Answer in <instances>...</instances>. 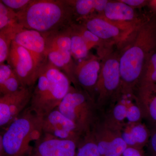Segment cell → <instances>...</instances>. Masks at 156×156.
<instances>
[{"mask_svg":"<svg viewBox=\"0 0 156 156\" xmlns=\"http://www.w3.org/2000/svg\"><path fill=\"white\" fill-rule=\"evenodd\" d=\"M8 8L16 13L22 11L31 2L32 0H1Z\"/></svg>","mask_w":156,"mask_h":156,"instance_id":"obj_29","label":"cell"},{"mask_svg":"<svg viewBox=\"0 0 156 156\" xmlns=\"http://www.w3.org/2000/svg\"><path fill=\"white\" fill-rule=\"evenodd\" d=\"M147 5L148 6L151 11H152L154 14H156V0L148 1Z\"/></svg>","mask_w":156,"mask_h":156,"instance_id":"obj_34","label":"cell"},{"mask_svg":"<svg viewBox=\"0 0 156 156\" xmlns=\"http://www.w3.org/2000/svg\"><path fill=\"white\" fill-rule=\"evenodd\" d=\"M76 22L80 23L102 40L108 48L116 45L120 49L143 22L114 21L107 19L102 14H98Z\"/></svg>","mask_w":156,"mask_h":156,"instance_id":"obj_7","label":"cell"},{"mask_svg":"<svg viewBox=\"0 0 156 156\" xmlns=\"http://www.w3.org/2000/svg\"><path fill=\"white\" fill-rule=\"evenodd\" d=\"M24 29L19 23L0 30V64L7 60L12 42L17 33Z\"/></svg>","mask_w":156,"mask_h":156,"instance_id":"obj_19","label":"cell"},{"mask_svg":"<svg viewBox=\"0 0 156 156\" xmlns=\"http://www.w3.org/2000/svg\"><path fill=\"white\" fill-rule=\"evenodd\" d=\"M79 143L43 134L27 156H76Z\"/></svg>","mask_w":156,"mask_h":156,"instance_id":"obj_11","label":"cell"},{"mask_svg":"<svg viewBox=\"0 0 156 156\" xmlns=\"http://www.w3.org/2000/svg\"><path fill=\"white\" fill-rule=\"evenodd\" d=\"M42 118L30 108L26 109L5 128L0 137V156H27L43 134Z\"/></svg>","mask_w":156,"mask_h":156,"instance_id":"obj_3","label":"cell"},{"mask_svg":"<svg viewBox=\"0 0 156 156\" xmlns=\"http://www.w3.org/2000/svg\"><path fill=\"white\" fill-rule=\"evenodd\" d=\"M123 3L134 9L141 8L147 5L148 1L145 0H120Z\"/></svg>","mask_w":156,"mask_h":156,"instance_id":"obj_32","label":"cell"},{"mask_svg":"<svg viewBox=\"0 0 156 156\" xmlns=\"http://www.w3.org/2000/svg\"><path fill=\"white\" fill-rule=\"evenodd\" d=\"M72 9L75 22L97 14V0H67Z\"/></svg>","mask_w":156,"mask_h":156,"instance_id":"obj_20","label":"cell"},{"mask_svg":"<svg viewBox=\"0 0 156 156\" xmlns=\"http://www.w3.org/2000/svg\"><path fill=\"white\" fill-rule=\"evenodd\" d=\"M76 156H101L92 131L81 140Z\"/></svg>","mask_w":156,"mask_h":156,"instance_id":"obj_23","label":"cell"},{"mask_svg":"<svg viewBox=\"0 0 156 156\" xmlns=\"http://www.w3.org/2000/svg\"><path fill=\"white\" fill-rule=\"evenodd\" d=\"M22 87H23L19 80L14 74L7 79L3 84L0 85L1 96L17 92Z\"/></svg>","mask_w":156,"mask_h":156,"instance_id":"obj_27","label":"cell"},{"mask_svg":"<svg viewBox=\"0 0 156 156\" xmlns=\"http://www.w3.org/2000/svg\"><path fill=\"white\" fill-rule=\"evenodd\" d=\"M99 57L101 68L95 86V100L99 111L104 114L121 95L120 53L110 50Z\"/></svg>","mask_w":156,"mask_h":156,"instance_id":"obj_5","label":"cell"},{"mask_svg":"<svg viewBox=\"0 0 156 156\" xmlns=\"http://www.w3.org/2000/svg\"><path fill=\"white\" fill-rule=\"evenodd\" d=\"M32 88L22 87L17 92L0 97V126L5 129L16 119L30 103Z\"/></svg>","mask_w":156,"mask_h":156,"instance_id":"obj_10","label":"cell"},{"mask_svg":"<svg viewBox=\"0 0 156 156\" xmlns=\"http://www.w3.org/2000/svg\"><path fill=\"white\" fill-rule=\"evenodd\" d=\"M101 68V59L93 55L79 61L75 67L74 74L76 87L88 92L94 100L95 86Z\"/></svg>","mask_w":156,"mask_h":156,"instance_id":"obj_12","label":"cell"},{"mask_svg":"<svg viewBox=\"0 0 156 156\" xmlns=\"http://www.w3.org/2000/svg\"><path fill=\"white\" fill-rule=\"evenodd\" d=\"M13 41L30 52L40 69L47 61L46 40L41 33L24 28L17 34Z\"/></svg>","mask_w":156,"mask_h":156,"instance_id":"obj_13","label":"cell"},{"mask_svg":"<svg viewBox=\"0 0 156 156\" xmlns=\"http://www.w3.org/2000/svg\"><path fill=\"white\" fill-rule=\"evenodd\" d=\"M120 131L121 136L128 147L141 149L147 144L151 136L150 129L141 122L125 123Z\"/></svg>","mask_w":156,"mask_h":156,"instance_id":"obj_15","label":"cell"},{"mask_svg":"<svg viewBox=\"0 0 156 156\" xmlns=\"http://www.w3.org/2000/svg\"><path fill=\"white\" fill-rule=\"evenodd\" d=\"M42 129L43 134L79 143L85 136L75 123L57 108L42 118Z\"/></svg>","mask_w":156,"mask_h":156,"instance_id":"obj_9","label":"cell"},{"mask_svg":"<svg viewBox=\"0 0 156 156\" xmlns=\"http://www.w3.org/2000/svg\"><path fill=\"white\" fill-rule=\"evenodd\" d=\"M47 60L64 73L75 87L76 84L74 77L76 64L69 51L55 49L47 50L46 52Z\"/></svg>","mask_w":156,"mask_h":156,"instance_id":"obj_17","label":"cell"},{"mask_svg":"<svg viewBox=\"0 0 156 156\" xmlns=\"http://www.w3.org/2000/svg\"><path fill=\"white\" fill-rule=\"evenodd\" d=\"M127 147L120 133L115 136L103 156H122Z\"/></svg>","mask_w":156,"mask_h":156,"instance_id":"obj_26","label":"cell"},{"mask_svg":"<svg viewBox=\"0 0 156 156\" xmlns=\"http://www.w3.org/2000/svg\"><path fill=\"white\" fill-rule=\"evenodd\" d=\"M156 49V18L144 20L121 48V95H134L148 58Z\"/></svg>","mask_w":156,"mask_h":156,"instance_id":"obj_1","label":"cell"},{"mask_svg":"<svg viewBox=\"0 0 156 156\" xmlns=\"http://www.w3.org/2000/svg\"><path fill=\"white\" fill-rule=\"evenodd\" d=\"M70 26L44 36L46 40V50L55 49L71 52Z\"/></svg>","mask_w":156,"mask_h":156,"instance_id":"obj_18","label":"cell"},{"mask_svg":"<svg viewBox=\"0 0 156 156\" xmlns=\"http://www.w3.org/2000/svg\"><path fill=\"white\" fill-rule=\"evenodd\" d=\"M7 61L23 87L32 88L41 69L29 51L13 41Z\"/></svg>","mask_w":156,"mask_h":156,"instance_id":"obj_8","label":"cell"},{"mask_svg":"<svg viewBox=\"0 0 156 156\" xmlns=\"http://www.w3.org/2000/svg\"><path fill=\"white\" fill-rule=\"evenodd\" d=\"M107 19L114 21L141 23L135 9L119 1H108L102 14Z\"/></svg>","mask_w":156,"mask_h":156,"instance_id":"obj_16","label":"cell"},{"mask_svg":"<svg viewBox=\"0 0 156 156\" xmlns=\"http://www.w3.org/2000/svg\"><path fill=\"white\" fill-rule=\"evenodd\" d=\"M151 136L147 144L148 150L150 156H156V128L150 129Z\"/></svg>","mask_w":156,"mask_h":156,"instance_id":"obj_30","label":"cell"},{"mask_svg":"<svg viewBox=\"0 0 156 156\" xmlns=\"http://www.w3.org/2000/svg\"><path fill=\"white\" fill-rule=\"evenodd\" d=\"M17 23V13L0 1V30Z\"/></svg>","mask_w":156,"mask_h":156,"instance_id":"obj_25","label":"cell"},{"mask_svg":"<svg viewBox=\"0 0 156 156\" xmlns=\"http://www.w3.org/2000/svg\"><path fill=\"white\" fill-rule=\"evenodd\" d=\"M69 88L68 82L62 76L53 73L46 76L40 70L30 108L38 116L43 118L58 107Z\"/></svg>","mask_w":156,"mask_h":156,"instance_id":"obj_6","label":"cell"},{"mask_svg":"<svg viewBox=\"0 0 156 156\" xmlns=\"http://www.w3.org/2000/svg\"><path fill=\"white\" fill-rule=\"evenodd\" d=\"M156 83V49L148 58L137 88L150 84Z\"/></svg>","mask_w":156,"mask_h":156,"instance_id":"obj_24","label":"cell"},{"mask_svg":"<svg viewBox=\"0 0 156 156\" xmlns=\"http://www.w3.org/2000/svg\"><path fill=\"white\" fill-rule=\"evenodd\" d=\"M135 96L143 119L150 129L156 128V83L137 87Z\"/></svg>","mask_w":156,"mask_h":156,"instance_id":"obj_14","label":"cell"},{"mask_svg":"<svg viewBox=\"0 0 156 156\" xmlns=\"http://www.w3.org/2000/svg\"><path fill=\"white\" fill-rule=\"evenodd\" d=\"M71 25L83 38L91 49L93 47H98V54L111 50L102 40L88 30L80 23L74 22L72 23Z\"/></svg>","mask_w":156,"mask_h":156,"instance_id":"obj_22","label":"cell"},{"mask_svg":"<svg viewBox=\"0 0 156 156\" xmlns=\"http://www.w3.org/2000/svg\"><path fill=\"white\" fill-rule=\"evenodd\" d=\"M57 108L85 135L92 132L101 115L95 100L88 92L72 86Z\"/></svg>","mask_w":156,"mask_h":156,"instance_id":"obj_4","label":"cell"},{"mask_svg":"<svg viewBox=\"0 0 156 156\" xmlns=\"http://www.w3.org/2000/svg\"><path fill=\"white\" fill-rule=\"evenodd\" d=\"M122 156H145L142 149L137 148L128 147Z\"/></svg>","mask_w":156,"mask_h":156,"instance_id":"obj_33","label":"cell"},{"mask_svg":"<svg viewBox=\"0 0 156 156\" xmlns=\"http://www.w3.org/2000/svg\"><path fill=\"white\" fill-rule=\"evenodd\" d=\"M142 114L139 106L136 103V98L131 101L127 111V122L135 123L141 122Z\"/></svg>","mask_w":156,"mask_h":156,"instance_id":"obj_28","label":"cell"},{"mask_svg":"<svg viewBox=\"0 0 156 156\" xmlns=\"http://www.w3.org/2000/svg\"><path fill=\"white\" fill-rule=\"evenodd\" d=\"M16 13L17 21L23 28L36 30L43 36L68 27L75 22L67 0H32Z\"/></svg>","mask_w":156,"mask_h":156,"instance_id":"obj_2","label":"cell"},{"mask_svg":"<svg viewBox=\"0 0 156 156\" xmlns=\"http://www.w3.org/2000/svg\"><path fill=\"white\" fill-rule=\"evenodd\" d=\"M70 27L71 53L75 59L83 60L87 58L91 48L75 29L71 25Z\"/></svg>","mask_w":156,"mask_h":156,"instance_id":"obj_21","label":"cell"},{"mask_svg":"<svg viewBox=\"0 0 156 156\" xmlns=\"http://www.w3.org/2000/svg\"><path fill=\"white\" fill-rule=\"evenodd\" d=\"M14 74L13 70L8 66L4 63L0 64V85Z\"/></svg>","mask_w":156,"mask_h":156,"instance_id":"obj_31","label":"cell"}]
</instances>
